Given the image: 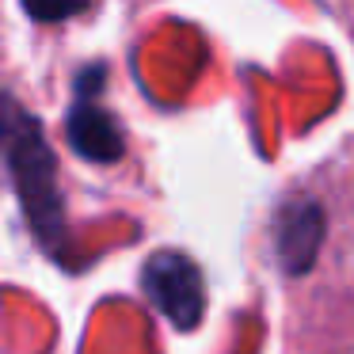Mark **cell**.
<instances>
[{
    "label": "cell",
    "mask_w": 354,
    "mask_h": 354,
    "mask_svg": "<svg viewBox=\"0 0 354 354\" xmlns=\"http://www.w3.org/2000/svg\"><path fill=\"white\" fill-rule=\"evenodd\" d=\"M8 168L24 194L27 217L39 225L42 236H54L62 225V194L54 179V156L42 145V130L35 118L8 115Z\"/></svg>",
    "instance_id": "6da1fadb"
},
{
    "label": "cell",
    "mask_w": 354,
    "mask_h": 354,
    "mask_svg": "<svg viewBox=\"0 0 354 354\" xmlns=\"http://www.w3.org/2000/svg\"><path fill=\"white\" fill-rule=\"evenodd\" d=\"M141 286L145 297L176 324L179 331H191L202 320L206 308V286H202V270L194 267L187 255L176 252H156L141 270Z\"/></svg>",
    "instance_id": "7a4b0ae2"
},
{
    "label": "cell",
    "mask_w": 354,
    "mask_h": 354,
    "mask_svg": "<svg viewBox=\"0 0 354 354\" xmlns=\"http://www.w3.org/2000/svg\"><path fill=\"white\" fill-rule=\"evenodd\" d=\"M324 240V214L313 202H293L278 214L274 225V252L278 263H282L290 274H301V270L313 267L316 248Z\"/></svg>",
    "instance_id": "3957f363"
},
{
    "label": "cell",
    "mask_w": 354,
    "mask_h": 354,
    "mask_svg": "<svg viewBox=\"0 0 354 354\" xmlns=\"http://www.w3.org/2000/svg\"><path fill=\"white\" fill-rule=\"evenodd\" d=\"M65 133H69V145L77 149L84 160H95V164H115L126 149L118 122L100 107V103H88V100H80L77 107L69 111Z\"/></svg>",
    "instance_id": "277c9868"
},
{
    "label": "cell",
    "mask_w": 354,
    "mask_h": 354,
    "mask_svg": "<svg viewBox=\"0 0 354 354\" xmlns=\"http://www.w3.org/2000/svg\"><path fill=\"white\" fill-rule=\"evenodd\" d=\"M24 8L39 24H57V19H69L77 12H84L88 0H24Z\"/></svg>",
    "instance_id": "5b68a950"
}]
</instances>
